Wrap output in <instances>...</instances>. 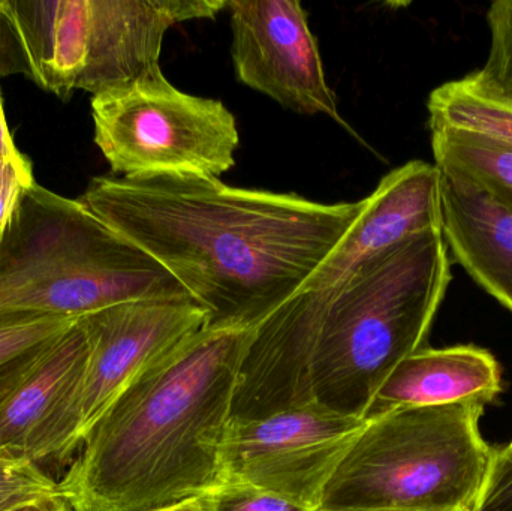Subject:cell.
<instances>
[{
    "label": "cell",
    "mask_w": 512,
    "mask_h": 511,
    "mask_svg": "<svg viewBox=\"0 0 512 511\" xmlns=\"http://www.w3.org/2000/svg\"><path fill=\"white\" fill-rule=\"evenodd\" d=\"M78 200L152 255L207 312L256 329L300 293L360 218L357 203L236 188L218 177H95Z\"/></svg>",
    "instance_id": "1"
},
{
    "label": "cell",
    "mask_w": 512,
    "mask_h": 511,
    "mask_svg": "<svg viewBox=\"0 0 512 511\" xmlns=\"http://www.w3.org/2000/svg\"><path fill=\"white\" fill-rule=\"evenodd\" d=\"M255 329H203L135 378L59 486L74 511H159L222 485L221 450Z\"/></svg>",
    "instance_id": "2"
},
{
    "label": "cell",
    "mask_w": 512,
    "mask_h": 511,
    "mask_svg": "<svg viewBox=\"0 0 512 511\" xmlns=\"http://www.w3.org/2000/svg\"><path fill=\"white\" fill-rule=\"evenodd\" d=\"M451 279L442 231H427L324 290L312 360L316 404L366 419L391 372L424 348Z\"/></svg>",
    "instance_id": "3"
},
{
    "label": "cell",
    "mask_w": 512,
    "mask_h": 511,
    "mask_svg": "<svg viewBox=\"0 0 512 511\" xmlns=\"http://www.w3.org/2000/svg\"><path fill=\"white\" fill-rule=\"evenodd\" d=\"M137 300H194L80 200L33 182L0 240V314L80 318Z\"/></svg>",
    "instance_id": "4"
},
{
    "label": "cell",
    "mask_w": 512,
    "mask_h": 511,
    "mask_svg": "<svg viewBox=\"0 0 512 511\" xmlns=\"http://www.w3.org/2000/svg\"><path fill=\"white\" fill-rule=\"evenodd\" d=\"M477 404L400 408L367 419L319 511H472L495 449Z\"/></svg>",
    "instance_id": "5"
},
{
    "label": "cell",
    "mask_w": 512,
    "mask_h": 511,
    "mask_svg": "<svg viewBox=\"0 0 512 511\" xmlns=\"http://www.w3.org/2000/svg\"><path fill=\"white\" fill-rule=\"evenodd\" d=\"M227 0H21L11 14L20 71L59 98L129 86L161 68L171 27L215 18Z\"/></svg>",
    "instance_id": "6"
},
{
    "label": "cell",
    "mask_w": 512,
    "mask_h": 511,
    "mask_svg": "<svg viewBox=\"0 0 512 511\" xmlns=\"http://www.w3.org/2000/svg\"><path fill=\"white\" fill-rule=\"evenodd\" d=\"M95 141L128 179L218 177L236 165V117L218 99L182 92L162 68L92 98Z\"/></svg>",
    "instance_id": "7"
},
{
    "label": "cell",
    "mask_w": 512,
    "mask_h": 511,
    "mask_svg": "<svg viewBox=\"0 0 512 511\" xmlns=\"http://www.w3.org/2000/svg\"><path fill=\"white\" fill-rule=\"evenodd\" d=\"M367 419L321 404L233 419L221 450L222 483L255 486L318 510L325 486Z\"/></svg>",
    "instance_id": "8"
},
{
    "label": "cell",
    "mask_w": 512,
    "mask_h": 511,
    "mask_svg": "<svg viewBox=\"0 0 512 511\" xmlns=\"http://www.w3.org/2000/svg\"><path fill=\"white\" fill-rule=\"evenodd\" d=\"M231 56L237 78L282 107L342 123L318 42L298 0H233Z\"/></svg>",
    "instance_id": "9"
},
{
    "label": "cell",
    "mask_w": 512,
    "mask_h": 511,
    "mask_svg": "<svg viewBox=\"0 0 512 511\" xmlns=\"http://www.w3.org/2000/svg\"><path fill=\"white\" fill-rule=\"evenodd\" d=\"M195 300H137L80 317L89 360L80 393V444L129 384L206 329Z\"/></svg>",
    "instance_id": "10"
},
{
    "label": "cell",
    "mask_w": 512,
    "mask_h": 511,
    "mask_svg": "<svg viewBox=\"0 0 512 511\" xmlns=\"http://www.w3.org/2000/svg\"><path fill=\"white\" fill-rule=\"evenodd\" d=\"M87 360L89 342L78 318L0 407L2 452L36 465L71 458L81 446L78 404Z\"/></svg>",
    "instance_id": "11"
},
{
    "label": "cell",
    "mask_w": 512,
    "mask_h": 511,
    "mask_svg": "<svg viewBox=\"0 0 512 511\" xmlns=\"http://www.w3.org/2000/svg\"><path fill=\"white\" fill-rule=\"evenodd\" d=\"M327 291L301 290L255 329L240 368L233 419L315 404L312 360Z\"/></svg>",
    "instance_id": "12"
},
{
    "label": "cell",
    "mask_w": 512,
    "mask_h": 511,
    "mask_svg": "<svg viewBox=\"0 0 512 511\" xmlns=\"http://www.w3.org/2000/svg\"><path fill=\"white\" fill-rule=\"evenodd\" d=\"M427 231H442L441 170L411 161L364 198L360 218L303 290H330L367 261Z\"/></svg>",
    "instance_id": "13"
},
{
    "label": "cell",
    "mask_w": 512,
    "mask_h": 511,
    "mask_svg": "<svg viewBox=\"0 0 512 511\" xmlns=\"http://www.w3.org/2000/svg\"><path fill=\"white\" fill-rule=\"evenodd\" d=\"M501 392V365L486 348L424 347L391 372L376 393L366 419L400 408L448 404H477L486 408Z\"/></svg>",
    "instance_id": "14"
},
{
    "label": "cell",
    "mask_w": 512,
    "mask_h": 511,
    "mask_svg": "<svg viewBox=\"0 0 512 511\" xmlns=\"http://www.w3.org/2000/svg\"><path fill=\"white\" fill-rule=\"evenodd\" d=\"M442 236L472 279L512 314V212L441 170Z\"/></svg>",
    "instance_id": "15"
},
{
    "label": "cell",
    "mask_w": 512,
    "mask_h": 511,
    "mask_svg": "<svg viewBox=\"0 0 512 511\" xmlns=\"http://www.w3.org/2000/svg\"><path fill=\"white\" fill-rule=\"evenodd\" d=\"M427 111L430 132H453L512 152V99L484 89L471 74L436 87Z\"/></svg>",
    "instance_id": "16"
},
{
    "label": "cell",
    "mask_w": 512,
    "mask_h": 511,
    "mask_svg": "<svg viewBox=\"0 0 512 511\" xmlns=\"http://www.w3.org/2000/svg\"><path fill=\"white\" fill-rule=\"evenodd\" d=\"M78 318L0 314V407Z\"/></svg>",
    "instance_id": "17"
},
{
    "label": "cell",
    "mask_w": 512,
    "mask_h": 511,
    "mask_svg": "<svg viewBox=\"0 0 512 511\" xmlns=\"http://www.w3.org/2000/svg\"><path fill=\"white\" fill-rule=\"evenodd\" d=\"M439 170L468 180L512 212V152L496 149L453 132H432Z\"/></svg>",
    "instance_id": "18"
},
{
    "label": "cell",
    "mask_w": 512,
    "mask_h": 511,
    "mask_svg": "<svg viewBox=\"0 0 512 511\" xmlns=\"http://www.w3.org/2000/svg\"><path fill=\"white\" fill-rule=\"evenodd\" d=\"M490 48L486 62L472 78L484 89L512 99V0H498L487 12Z\"/></svg>",
    "instance_id": "19"
},
{
    "label": "cell",
    "mask_w": 512,
    "mask_h": 511,
    "mask_svg": "<svg viewBox=\"0 0 512 511\" xmlns=\"http://www.w3.org/2000/svg\"><path fill=\"white\" fill-rule=\"evenodd\" d=\"M60 497L59 486L36 464L0 450V511Z\"/></svg>",
    "instance_id": "20"
},
{
    "label": "cell",
    "mask_w": 512,
    "mask_h": 511,
    "mask_svg": "<svg viewBox=\"0 0 512 511\" xmlns=\"http://www.w3.org/2000/svg\"><path fill=\"white\" fill-rule=\"evenodd\" d=\"M201 503L204 511H315L282 495L239 483H222L201 498Z\"/></svg>",
    "instance_id": "21"
},
{
    "label": "cell",
    "mask_w": 512,
    "mask_h": 511,
    "mask_svg": "<svg viewBox=\"0 0 512 511\" xmlns=\"http://www.w3.org/2000/svg\"><path fill=\"white\" fill-rule=\"evenodd\" d=\"M472 511H512V452L495 449L492 467Z\"/></svg>",
    "instance_id": "22"
},
{
    "label": "cell",
    "mask_w": 512,
    "mask_h": 511,
    "mask_svg": "<svg viewBox=\"0 0 512 511\" xmlns=\"http://www.w3.org/2000/svg\"><path fill=\"white\" fill-rule=\"evenodd\" d=\"M35 182L29 162L21 156L0 164V240L11 221L12 213L27 186Z\"/></svg>",
    "instance_id": "23"
},
{
    "label": "cell",
    "mask_w": 512,
    "mask_h": 511,
    "mask_svg": "<svg viewBox=\"0 0 512 511\" xmlns=\"http://www.w3.org/2000/svg\"><path fill=\"white\" fill-rule=\"evenodd\" d=\"M21 153L15 149L11 132L6 125L5 113H3L2 101H0V164L15 161L21 158Z\"/></svg>",
    "instance_id": "24"
},
{
    "label": "cell",
    "mask_w": 512,
    "mask_h": 511,
    "mask_svg": "<svg viewBox=\"0 0 512 511\" xmlns=\"http://www.w3.org/2000/svg\"><path fill=\"white\" fill-rule=\"evenodd\" d=\"M9 511H74L71 504L62 497L50 498V500L36 501V503L27 504V506L18 507V509Z\"/></svg>",
    "instance_id": "25"
},
{
    "label": "cell",
    "mask_w": 512,
    "mask_h": 511,
    "mask_svg": "<svg viewBox=\"0 0 512 511\" xmlns=\"http://www.w3.org/2000/svg\"><path fill=\"white\" fill-rule=\"evenodd\" d=\"M159 511H204L201 500L188 501V503L180 504V506L170 507V509Z\"/></svg>",
    "instance_id": "26"
},
{
    "label": "cell",
    "mask_w": 512,
    "mask_h": 511,
    "mask_svg": "<svg viewBox=\"0 0 512 511\" xmlns=\"http://www.w3.org/2000/svg\"><path fill=\"white\" fill-rule=\"evenodd\" d=\"M507 449H508V450H511V452H512V441H511V443H510V444H508Z\"/></svg>",
    "instance_id": "27"
},
{
    "label": "cell",
    "mask_w": 512,
    "mask_h": 511,
    "mask_svg": "<svg viewBox=\"0 0 512 511\" xmlns=\"http://www.w3.org/2000/svg\"><path fill=\"white\" fill-rule=\"evenodd\" d=\"M315 511H319V510H315ZM367 511H388V510H367Z\"/></svg>",
    "instance_id": "28"
}]
</instances>
